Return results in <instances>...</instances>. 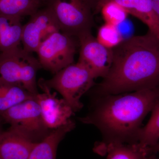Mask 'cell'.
<instances>
[{
    "label": "cell",
    "instance_id": "14",
    "mask_svg": "<svg viewBox=\"0 0 159 159\" xmlns=\"http://www.w3.org/2000/svg\"><path fill=\"white\" fill-rule=\"evenodd\" d=\"M75 127V122L72 120L67 124L51 131L43 140L35 144L28 159H56L60 143Z\"/></svg>",
    "mask_w": 159,
    "mask_h": 159
},
{
    "label": "cell",
    "instance_id": "1",
    "mask_svg": "<svg viewBox=\"0 0 159 159\" xmlns=\"http://www.w3.org/2000/svg\"><path fill=\"white\" fill-rule=\"evenodd\" d=\"M159 102V85L130 93L96 96L88 113L79 120L97 127L103 143H137L142 122Z\"/></svg>",
    "mask_w": 159,
    "mask_h": 159
},
{
    "label": "cell",
    "instance_id": "25",
    "mask_svg": "<svg viewBox=\"0 0 159 159\" xmlns=\"http://www.w3.org/2000/svg\"><path fill=\"white\" fill-rule=\"evenodd\" d=\"M2 121L0 118V132L3 130L2 128Z\"/></svg>",
    "mask_w": 159,
    "mask_h": 159
},
{
    "label": "cell",
    "instance_id": "15",
    "mask_svg": "<svg viewBox=\"0 0 159 159\" xmlns=\"http://www.w3.org/2000/svg\"><path fill=\"white\" fill-rule=\"evenodd\" d=\"M22 18L0 15V51L20 47L21 43Z\"/></svg>",
    "mask_w": 159,
    "mask_h": 159
},
{
    "label": "cell",
    "instance_id": "18",
    "mask_svg": "<svg viewBox=\"0 0 159 159\" xmlns=\"http://www.w3.org/2000/svg\"><path fill=\"white\" fill-rule=\"evenodd\" d=\"M151 112L150 119L141 129L139 137V142L148 148L153 147L159 142V102Z\"/></svg>",
    "mask_w": 159,
    "mask_h": 159
},
{
    "label": "cell",
    "instance_id": "12",
    "mask_svg": "<svg viewBox=\"0 0 159 159\" xmlns=\"http://www.w3.org/2000/svg\"><path fill=\"white\" fill-rule=\"evenodd\" d=\"M35 144L9 127L0 132V159H28Z\"/></svg>",
    "mask_w": 159,
    "mask_h": 159
},
{
    "label": "cell",
    "instance_id": "19",
    "mask_svg": "<svg viewBox=\"0 0 159 159\" xmlns=\"http://www.w3.org/2000/svg\"><path fill=\"white\" fill-rule=\"evenodd\" d=\"M99 11H101L105 23L116 26L125 21L129 14L123 7L113 1L104 3Z\"/></svg>",
    "mask_w": 159,
    "mask_h": 159
},
{
    "label": "cell",
    "instance_id": "24",
    "mask_svg": "<svg viewBox=\"0 0 159 159\" xmlns=\"http://www.w3.org/2000/svg\"><path fill=\"white\" fill-rule=\"evenodd\" d=\"M145 159H159V157L157 156L156 154H149Z\"/></svg>",
    "mask_w": 159,
    "mask_h": 159
},
{
    "label": "cell",
    "instance_id": "26",
    "mask_svg": "<svg viewBox=\"0 0 159 159\" xmlns=\"http://www.w3.org/2000/svg\"><path fill=\"white\" fill-rule=\"evenodd\" d=\"M92 2H93V6H94V2H95V1H96V0H92Z\"/></svg>",
    "mask_w": 159,
    "mask_h": 159
},
{
    "label": "cell",
    "instance_id": "16",
    "mask_svg": "<svg viewBox=\"0 0 159 159\" xmlns=\"http://www.w3.org/2000/svg\"><path fill=\"white\" fill-rule=\"evenodd\" d=\"M34 97L22 88L0 79V113Z\"/></svg>",
    "mask_w": 159,
    "mask_h": 159
},
{
    "label": "cell",
    "instance_id": "17",
    "mask_svg": "<svg viewBox=\"0 0 159 159\" xmlns=\"http://www.w3.org/2000/svg\"><path fill=\"white\" fill-rule=\"evenodd\" d=\"M43 8L36 0H0V15L22 18Z\"/></svg>",
    "mask_w": 159,
    "mask_h": 159
},
{
    "label": "cell",
    "instance_id": "10",
    "mask_svg": "<svg viewBox=\"0 0 159 159\" xmlns=\"http://www.w3.org/2000/svg\"><path fill=\"white\" fill-rule=\"evenodd\" d=\"M37 84L43 93L36 94L34 99L39 105L46 126L53 130L67 124L72 120L71 117L75 114L74 111L64 99L57 97V93L51 92L42 78L39 80Z\"/></svg>",
    "mask_w": 159,
    "mask_h": 159
},
{
    "label": "cell",
    "instance_id": "11",
    "mask_svg": "<svg viewBox=\"0 0 159 159\" xmlns=\"http://www.w3.org/2000/svg\"><path fill=\"white\" fill-rule=\"evenodd\" d=\"M113 1L122 6L129 14L139 19L148 26L149 31L159 39V20L152 9V0H96L94 11H99L107 2Z\"/></svg>",
    "mask_w": 159,
    "mask_h": 159
},
{
    "label": "cell",
    "instance_id": "6",
    "mask_svg": "<svg viewBox=\"0 0 159 159\" xmlns=\"http://www.w3.org/2000/svg\"><path fill=\"white\" fill-rule=\"evenodd\" d=\"M47 6L53 12L61 32L77 38L91 31L94 23L92 0H52Z\"/></svg>",
    "mask_w": 159,
    "mask_h": 159
},
{
    "label": "cell",
    "instance_id": "2",
    "mask_svg": "<svg viewBox=\"0 0 159 159\" xmlns=\"http://www.w3.org/2000/svg\"><path fill=\"white\" fill-rule=\"evenodd\" d=\"M108 74L97 85L96 96L115 95L159 85V39L148 31L112 49Z\"/></svg>",
    "mask_w": 159,
    "mask_h": 159
},
{
    "label": "cell",
    "instance_id": "21",
    "mask_svg": "<svg viewBox=\"0 0 159 159\" xmlns=\"http://www.w3.org/2000/svg\"><path fill=\"white\" fill-rule=\"evenodd\" d=\"M152 9L159 20V0H152Z\"/></svg>",
    "mask_w": 159,
    "mask_h": 159
},
{
    "label": "cell",
    "instance_id": "3",
    "mask_svg": "<svg viewBox=\"0 0 159 159\" xmlns=\"http://www.w3.org/2000/svg\"><path fill=\"white\" fill-rule=\"evenodd\" d=\"M41 69L38 59L20 46L0 51V79L22 88L34 96L39 93L36 75Z\"/></svg>",
    "mask_w": 159,
    "mask_h": 159
},
{
    "label": "cell",
    "instance_id": "5",
    "mask_svg": "<svg viewBox=\"0 0 159 159\" xmlns=\"http://www.w3.org/2000/svg\"><path fill=\"white\" fill-rule=\"evenodd\" d=\"M2 122L34 143L48 136L51 131L46 126L40 108L34 98L28 99L0 113Z\"/></svg>",
    "mask_w": 159,
    "mask_h": 159
},
{
    "label": "cell",
    "instance_id": "20",
    "mask_svg": "<svg viewBox=\"0 0 159 159\" xmlns=\"http://www.w3.org/2000/svg\"><path fill=\"white\" fill-rule=\"evenodd\" d=\"M97 39L102 45L111 49L117 47L124 41L117 26L107 23L98 29Z\"/></svg>",
    "mask_w": 159,
    "mask_h": 159
},
{
    "label": "cell",
    "instance_id": "22",
    "mask_svg": "<svg viewBox=\"0 0 159 159\" xmlns=\"http://www.w3.org/2000/svg\"><path fill=\"white\" fill-rule=\"evenodd\" d=\"M149 154H159V142L151 148H149Z\"/></svg>",
    "mask_w": 159,
    "mask_h": 159
},
{
    "label": "cell",
    "instance_id": "4",
    "mask_svg": "<svg viewBox=\"0 0 159 159\" xmlns=\"http://www.w3.org/2000/svg\"><path fill=\"white\" fill-rule=\"evenodd\" d=\"M94 79L89 70L77 62L61 70L51 79L43 80L49 89L60 94L75 113L83 107L80 99L93 86Z\"/></svg>",
    "mask_w": 159,
    "mask_h": 159
},
{
    "label": "cell",
    "instance_id": "8",
    "mask_svg": "<svg viewBox=\"0 0 159 159\" xmlns=\"http://www.w3.org/2000/svg\"><path fill=\"white\" fill-rule=\"evenodd\" d=\"M77 38L80 49L78 62L86 67L95 79L104 78L112 62V49L102 45L94 37L91 31L80 34Z\"/></svg>",
    "mask_w": 159,
    "mask_h": 159
},
{
    "label": "cell",
    "instance_id": "23",
    "mask_svg": "<svg viewBox=\"0 0 159 159\" xmlns=\"http://www.w3.org/2000/svg\"><path fill=\"white\" fill-rule=\"evenodd\" d=\"M41 4L43 7H46L50 4L52 0H36Z\"/></svg>",
    "mask_w": 159,
    "mask_h": 159
},
{
    "label": "cell",
    "instance_id": "7",
    "mask_svg": "<svg viewBox=\"0 0 159 159\" xmlns=\"http://www.w3.org/2000/svg\"><path fill=\"white\" fill-rule=\"evenodd\" d=\"M78 38L59 31L49 36L36 52L42 68L55 74L74 63Z\"/></svg>",
    "mask_w": 159,
    "mask_h": 159
},
{
    "label": "cell",
    "instance_id": "13",
    "mask_svg": "<svg viewBox=\"0 0 159 159\" xmlns=\"http://www.w3.org/2000/svg\"><path fill=\"white\" fill-rule=\"evenodd\" d=\"M94 151L107 159H145L149 154V148L139 142L126 143H97Z\"/></svg>",
    "mask_w": 159,
    "mask_h": 159
},
{
    "label": "cell",
    "instance_id": "9",
    "mask_svg": "<svg viewBox=\"0 0 159 159\" xmlns=\"http://www.w3.org/2000/svg\"><path fill=\"white\" fill-rule=\"evenodd\" d=\"M60 31L53 12L48 6L43 7L30 16L23 25L21 43L29 53L37 52L44 41L55 32Z\"/></svg>",
    "mask_w": 159,
    "mask_h": 159
}]
</instances>
